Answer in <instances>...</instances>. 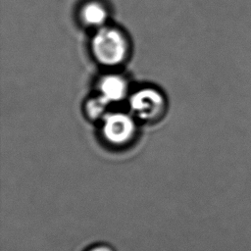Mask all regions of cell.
<instances>
[{
    "label": "cell",
    "instance_id": "cell-1",
    "mask_svg": "<svg viewBox=\"0 0 251 251\" xmlns=\"http://www.w3.org/2000/svg\"><path fill=\"white\" fill-rule=\"evenodd\" d=\"M93 52L102 64L117 65L126 56V43L120 31L102 28L93 39Z\"/></svg>",
    "mask_w": 251,
    "mask_h": 251
},
{
    "label": "cell",
    "instance_id": "cell-2",
    "mask_svg": "<svg viewBox=\"0 0 251 251\" xmlns=\"http://www.w3.org/2000/svg\"><path fill=\"white\" fill-rule=\"evenodd\" d=\"M135 133L133 119L125 113H110L103 118L102 134L112 145L121 146L129 142Z\"/></svg>",
    "mask_w": 251,
    "mask_h": 251
},
{
    "label": "cell",
    "instance_id": "cell-3",
    "mask_svg": "<svg viewBox=\"0 0 251 251\" xmlns=\"http://www.w3.org/2000/svg\"><path fill=\"white\" fill-rule=\"evenodd\" d=\"M129 106L137 118L151 122L157 120L163 114L165 100L157 90L145 88L135 92L130 97Z\"/></svg>",
    "mask_w": 251,
    "mask_h": 251
},
{
    "label": "cell",
    "instance_id": "cell-4",
    "mask_svg": "<svg viewBox=\"0 0 251 251\" xmlns=\"http://www.w3.org/2000/svg\"><path fill=\"white\" fill-rule=\"evenodd\" d=\"M101 96L109 103L122 100L126 93V81L118 75H109L100 83Z\"/></svg>",
    "mask_w": 251,
    "mask_h": 251
},
{
    "label": "cell",
    "instance_id": "cell-5",
    "mask_svg": "<svg viewBox=\"0 0 251 251\" xmlns=\"http://www.w3.org/2000/svg\"><path fill=\"white\" fill-rule=\"evenodd\" d=\"M83 21L90 25H100L106 19V11L97 3L87 4L81 12Z\"/></svg>",
    "mask_w": 251,
    "mask_h": 251
},
{
    "label": "cell",
    "instance_id": "cell-6",
    "mask_svg": "<svg viewBox=\"0 0 251 251\" xmlns=\"http://www.w3.org/2000/svg\"><path fill=\"white\" fill-rule=\"evenodd\" d=\"M109 104L110 103L101 95L89 100L85 107V112L87 117L92 120L103 119L108 114L107 107Z\"/></svg>",
    "mask_w": 251,
    "mask_h": 251
},
{
    "label": "cell",
    "instance_id": "cell-7",
    "mask_svg": "<svg viewBox=\"0 0 251 251\" xmlns=\"http://www.w3.org/2000/svg\"><path fill=\"white\" fill-rule=\"evenodd\" d=\"M88 251H113V249L107 245H98L90 248Z\"/></svg>",
    "mask_w": 251,
    "mask_h": 251
}]
</instances>
